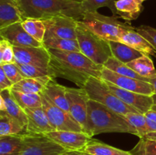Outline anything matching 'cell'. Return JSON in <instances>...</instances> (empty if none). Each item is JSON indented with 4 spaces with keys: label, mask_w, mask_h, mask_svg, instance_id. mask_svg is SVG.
I'll list each match as a JSON object with an SVG mask.
<instances>
[{
    "label": "cell",
    "mask_w": 156,
    "mask_h": 155,
    "mask_svg": "<svg viewBox=\"0 0 156 155\" xmlns=\"http://www.w3.org/2000/svg\"><path fill=\"white\" fill-rule=\"evenodd\" d=\"M27 116V133L47 134L55 130L42 107L24 109Z\"/></svg>",
    "instance_id": "cell-16"
},
{
    "label": "cell",
    "mask_w": 156,
    "mask_h": 155,
    "mask_svg": "<svg viewBox=\"0 0 156 155\" xmlns=\"http://www.w3.org/2000/svg\"><path fill=\"white\" fill-rule=\"evenodd\" d=\"M22 21L16 0H0V29Z\"/></svg>",
    "instance_id": "cell-19"
},
{
    "label": "cell",
    "mask_w": 156,
    "mask_h": 155,
    "mask_svg": "<svg viewBox=\"0 0 156 155\" xmlns=\"http://www.w3.org/2000/svg\"><path fill=\"white\" fill-rule=\"evenodd\" d=\"M143 2V0H117V17L128 22L137 19L144 9Z\"/></svg>",
    "instance_id": "cell-18"
},
{
    "label": "cell",
    "mask_w": 156,
    "mask_h": 155,
    "mask_svg": "<svg viewBox=\"0 0 156 155\" xmlns=\"http://www.w3.org/2000/svg\"><path fill=\"white\" fill-rule=\"evenodd\" d=\"M124 116L136 131V136L140 138H146L147 136L149 134V129L144 114L140 112H129Z\"/></svg>",
    "instance_id": "cell-34"
},
{
    "label": "cell",
    "mask_w": 156,
    "mask_h": 155,
    "mask_svg": "<svg viewBox=\"0 0 156 155\" xmlns=\"http://www.w3.org/2000/svg\"><path fill=\"white\" fill-rule=\"evenodd\" d=\"M16 65H18L21 74L24 78L41 79V80L47 81L56 79L53 77V74L49 68H41V67L31 65H26V64L16 63Z\"/></svg>",
    "instance_id": "cell-31"
},
{
    "label": "cell",
    "mask_w": 156,
    "mask_h": 155,
    "mask_svg": "<svg viewBox=\"0 0 156 155\" xmlns=\"http://www.w3.org/2000/svg\"><path fill=\"white\" fill-rule=\"evenodd\" d=\"M15 62L49 68L50 54L43 46L41 47L14 46Z\"/></svg>",
    "instance_id": "cell-14"
},
{
    "label": "cell",
    "mask_w": 156,
    "mask_h": 155,
    "mask_svg": "<svg viewBox=\"0 0 156 155\" xmlns=\"http://www.w3.org/2000/svg\"><path fill=\"white\" fill-rule=\"evenodd\" d=\"M50 62L49 69L55 78H62L83 88L90 78L101 79L103 66L98 65L78 52L49 49Z\"/></svg>",
    "instance_id": "cell-1"
},
{
    "label": "cell",
    "mask_w": 156,
    "mask_h": 155,
    "mask_svg": "<svg viewBox=\"0 0 156 155\" xmlns=\"http://www.w3.org/2000/svg\"><path fill=\"white\" fill-rule=\"evenodd\" d=\"M41 96L42 108L55 130L85 132L83 128L73 119L69 112L54 104L44 93H41Z\"/></svg>",
    "instance_id": "cell-7"
},
{
    "label": "cell",
    "mask_w": 156,
    "mask_h": 155,
    "mask_svg": "<svg viewBox=\"0 0 156 155\" xmlns=\"http://www.w3.org/2000/svg\"><path fill=\"white\" fill-rule=\"evenodd\" d=\"M22 19H48L59 15L78 21L83 18L79 0H16Z\"/></svg>",
    "instance_id": "cell-3"
},
{
    "label": "cell",
    "mask_w": 156,
    "mask_h": 155,
    "mask_svg": "<svg viewBox=\"0 0 156 155\" xmlns=\"http://www.w3.org/2000/svg\"><path fill=\"white\" fill-rule=\"evenodd\" d=\"M61 155H83L81 151H74V150H66Z\"/></svg>",
    "instance_id": "cell-40"
},
{
    "label": "cell",
    "mask_w": 156,
    "mask_h": 155,
    "mask_svg": "<svg viewBox=\"0 0 156 155\" xmlns=\"http://www.w3.org/2000/svg\"><path fill=\"white\" fill-rule=\"evenodd\" d=\"M43 46L46 49L63 50L69 52H78L81 53L80 47L77 40L65 39L59 37H50L44 39Z\"/></svg>",
    "instance_id": "cell-27"
},
{
    "label": "cell",
    "mask_w": 156,
    "mask_h": 155,
    "mask_svg": "<svg viewBox=\"0 0 156 155\" xmlns=\"http://www.w3.org/2000/svg\"><path fill=\"white\" fill-rule=\"evenodd\" d=\"M143 2H144V1H146V0H143Z\"/></svg>",
    "instance_id": "cell-46"
},
{
    "label": "cell",
    "mask_w": 156,
    "mask_h": 155,
    "mask_svg": "<svg viewBox=\"0 0 156 155\" xmlns=\"http://www.w3.org/2000/svg\"><path fill=\"white\" fill-rule=\"evenodd\" d=\"M146 138H149V139L155 140V141H156V134H154V135H149V136H147V137H146Z\"/></svg>",
    "instance_id": "cell-43"
},
{
    "label": "cell",
    "mask_w": 156,
    "mask_h": 155,
    "mask_svg": "<svg viewBox=\"0 0 156 155\" xmlns=\"http://www.w3.org/2000/svg\"><path fill=\"white\" fill-rule=\"evenodd\" d=\"M105 82L110 91L114 95L117 96L123 103L136 109L140 113L145 114L150 110L154 105L152 96L145 95V94H138L127 90L122 89L111 82L106 81H105Z\"/></svg>",
    "instance_id": "cell-13"
},
{
    "label": "cell",
    "mask_w": 156,
    "mask_h": 155,
    "mask_svg": "<svg viewBox=\"0 0 156 155\" xmlns=\"http://www.w3.org/2000/svg\"><path fill=\"white\" fill-rule=\"evenodd\" d=\"M132 155H156V141L142 138L130 150Z\"/></svg>",
    "instance_id": "cell-35"
},
{
    "label": "cell",
    "mask_w": 156,
    "mask_h": 155,
    "mask_svg": "<svg viewBox=\"0 0 156 155\" xmlns=\"http://www.w3.org/2000/svg\"><path fill=\"white\" fill-rule=\"evenodd\" d=\"M14 46L4 39L0 40V65L6 63H15Z\"/></svg>",
    "instance_id": "cell-36"
},
{
    "label": "cell",
    "mask_w": 156,
    "mask_h": 155,
    "mask_svg": "<svg viewBox=\"0 0 156 155\" xmlns=\"http://www.w3.org/2000/svg\"><path fill=\"white\" fill-rule=\"evenodd\" d=\"M83 88L90 100L98 102L120 115H125L129 112H140L114 95L102 79L90 78Z\"/></svg>",
    "instance_id": "cell-6"
},
{
    "label": "cell",
    "mask_w": 156,
    "mask_h": 155,
    "mask_svg": "<svg viewBox=\"0 0 156 155\" xmlns=\"http://www.w3.org/2000/svg\"><path fill=\"white\" fill-rule=\"evenodd\" d=\"M81 21L93 33L108 41L119 42V37L123 32L136 28L120 22L115 17L105 16L98 12L85 13Z\"/></svg>",
    "instance_id": "cell-5"
},
{
    "label": "cell",
    "mask_w": 156,
    "mask_h": 155,
    "mask_svg": "<svg viewBox=\"0 0 156 155\" xmlns=\"http://www.w3.org/2000/svg\"><path fill=\"white\" fill-rule=\"evenodd\" d=\"M48 81L41 79L24 78L18 83L15 84L11 89L23 93L41 94L43 92L44 87Z\"/></svg>",
    "instance_id": "cell-29"
},
{
    "label": "cell",
    "mask_w": 156,
    "mask_h": 155,
    "mask_svg": "<svg viewBox=\"0 0 156 155\" xmlns=\"http://www.w3.org/2000/svg\"><path fill=\"white\" fill-rule=\"evenodd\" d=\"M108 42L111 47L112 56L123 63L127 64L128 62L143 56L141 53L136 50L135 49L121 42L112 40L108 41Z\"/></svg>",
    "instance_id": "cell-22"
},
{
    "label": "cell",
    "mask_w": 156,
    "mask_h": 155,
    "mask_svg": "<svg viewBox=\"0 0 156 155\" xmlns=\"http://www.w3.org/2000/svg\"><path fill=\"white\" fill-rule=\"evenodd\" d=\"M0 68H2L5 74L9 78V80L12 81L13 85L19 82L23 78H24L15 62V63L2 64V65H0Z\"/></svg>",
    "instance_id": "cell-37"
},
{
    "label": "cell",
    "mask_w": 156,
    "mask_h": 155,
    "mask_svg": "<svg viewBox=\"0 0 156 155\" xmlns=\"http://www.w3.org/2000/svg\"><path fill=\"white\" fill-rule=\"evenodd\" d=\"M101 79L111 82L122 89L138 94L149 96H152L155 94L153 86L149 82L121 75L104 66L101 70Z\"/></svg>",
    "instance_id": "cell-10"
},
{
    "label": "cell",
    "mask_w": 156,
    "mask_h": 155,
    "mask_svg": "<svg viewBox=\"0 0 156 155\" xmlns=\"http://www.w3.org/2000/svg\"><path fill=\"white\" fill-rule=\"evenodd\" d=\"M27 133L26 129L18 120L9 115L5 111H0V136Z\"/></svg>",
    "instance_id": "cell-26"
},
{
    "label": "cell",
    "mask_w": 156,
    "mask_h": 155,
    "mask_svg": "<svg viewBox=\"0 0 156 155\" xmlns=\"http://www.w3.org/2000/svg\"><path fill=\"white\" fill-rule=\"evenodd\" d=\"M12 94L23 109L42 107V99L41 94L23 93L10 89Z\"/></svg>",
    "instance_id": "cell-32"
},
{
    "label": "cell",
    "mask_w": 156,
    "mask_h": 155,
    "mask_svg": "<svg viewBox=\"0 0 156 155\" xmlns=\"http://www.w3.org/2000/svg\"><path fill=\"white\" fill-rule=\"evenodd\" d=\"M115 0H81V9L83 14L87 12H95L100 8L108 7L112 12L113 16L117 17Z\"/></svg>",
    "instance_id": "cell-33"
},
{
    "label": "cell",
    "mask_w": 156,
    "mask_h": 155,
    "mask_svg": "<svg viewBox=\"0 0 156 155\" xmlns=\"http://www.w3.org/2000/svg\"><path fill=\"white\" fill-rule=\"evenodd\" d=\"M21 24L29 35L43 44L46 34V26L44 20L38 18H26L23 20Z\"/></svg>",
    "instance_id": "cell-28"
},
{
    "label": "cell",
    "mask_w": 156,
    "mask_h": 155,
    "mask_svg": "<svg viewBox=\"0 0 156 155\" xmlns=\"http://www.w3.org/2000/svg\"><path fill=\"white\" fill-rule=\"evenodd\" d=\"M66 150L82 151L91 137L85 132L73 131H53L45 134Z\"/></svg>",
    "instance_id": "cell-12"
},
{
    "label": "cell",
    "mask_w": 156,
    "mask_h": 155,
    "mask_svg": "<svg viewBox=\"0 0 156 155\" xmlns=\"http://www.w3.org/2000/svg\"><path fill=\"white\" fill-rule=\"evenodd\" d=\"M43 93H44L54 104L63 110L69 112V107L66 97V87L59 84L55 79H53L47 82L44 87Z\"/></svg>",
    "instance_id": "cell-20"
},
{
    "label": "cell",
    "mask_w": 156,
    "mask_h": 155,
    "mask_svg": "<svg viewBox=\"0 0 156 155\" xmlns=\"http://www.w3.org/2000/svg\"><path fill=\"white\" fill-rule=\"evenodd\" d=\"M66 97L68 100L69 113L75 120L83 128L86 133L88 121V94L84 88H67Z\"/></svg>",
    "instance_id": "cell-9"
},
{
    "label": "cell",
    "mask_w": 156,
    "mask_h": 155,
    "mask_svg": "<svg viewBox=\"0 0 156 155\" xmlns=\"http://www.w3.org/2000/svg\"><path fill=\"white\" fill-rule=\"evenodd\" d=\"M76 34L81 53L94 63L104 66L112 56L109 42L93 33L82 21H78Z\"/></svg>",
    "instance_id": "cell-4"
},
{
    "label": "cell",
    "mask_w": 156,
    "mask_h": 155,
    "mask_svg": "<svg viewBox=\"0 0 156 155\" xmlns=\"http://www.w3.org/2000/svg\"><path fill=\"white\" fill-rule=\"evenodd\" d=\"M136 31L150 43L156 51V29L149 26L142 25L136 27Z\"/></svg>",
    "instance_id": "cell-38"
},
{
    "label": "cell",
    "mask_w": 156,
    "mask_h": 155,
    "mask_svg": "<svg viewBox=\"0 0 156 155\" xmlns=\"http://www.w3.org/2000/svg\"><path fill=\"white\" fill-rule=\"evenodd\" d=\"M104 67L114 71V72L117 73V74H121V75L133 78L138 79V80H141L143 81H146L149 83V80L150 79L146 78H143L142 76H140V74L135 72L133 70L131 69L129 67H128L126 64L123 63L122 62L119 61L118 59L114 58V56H111L108 59L106 63L104 65Z\"/></svg>",
    "instance_id": "cell-30"
},
{
    "label": "cell",
    "mask_w": 156,
    "mask_h": 155,
    "mask_svg": "<svg viewBox=\"0 0 156 155\" xmlns=\"http://www.w3.org/2000/svg\"><path fill=\"white\" fill-rule=\"evenodd\" d=\"M66 150L45 134L27 133L19 155H61Z\"/></svg>",
    "instance_id": "cell-8"
},
{
    "label": "cell",
    "mask_w": 156,
    "mask_h": 155,
    "mask_svg": "<svg viewBox=\"0 0 156 155\" xmlns=\"http://www.w3.org/2000/svg\"><path fill=\"white\" fill-rule=\"evenodd\" d=\"M81 152L90 155H132L130 151L120 150L93 138Z\"/></svg>",
    "instance_id": "cell-23"
},
{
    "label": "cell",
    "mask_w": 156,
    "mask_h": 155,
    "mask_svg": "<svg viewBox=\"0 0 156 155\" xmlns=\"http://www.w3.org/2000/svg\"><path fill=\"white\" fill-rule=\"evenodd\" d=\"M0 96L3 98L5 106V112L18 120L21 126L27 131V116L24 109L17 102L15 97L12 94L10 89H6L0 91Z\"/></svg>",
    "instance_id": "cell-21"
},
{
    "label": "cell",
    "mask_w": 156,
    "mask_h": 155,
    "mask_svg": "<svg viewBox=\"0 0 156 155\" xmlns=\"http://www.w3.org/2000/svg\"><path fill=\"white\" fill-rule=\"evenodd\" d=\"M0 37L6 40L14 46L18 47H41V43L34 39L27 33L21 22H17L0 29Z\"/></svg>",
    "instance_id": "cell-15"
},
{
    "label": "cell",
    "mask_w": 156,
    "mask_h": 155,
    "mask_svg": "<svg viewBox=\"0 0 156 155\" xmlns=\"http://www.w3.org/2000/svg\"><path fill=\"white\" fill-rule=\"evenodd\" d=\"M129 133L136 135V131L120 115L94 100L88 102V121L86 133L93 136L103 133Z\"/></svg>",
    "instance_id": "cell-2"
},
{
    "label": "cell",
    "mask_w": 156,
    "mask_h": 155,
    "mask_svg": "<svg viewBox=\"0 0 156 155\" xmlns=\"http://www.w3.org/2000/svg\"><path fill=\"white\" fill-rule=\"evenodd\" d=\"M46 34L44 39L50 37L77 40L76 29L78 20L68 16L59 15L44 19Z\"/></svg>",
    "instance_id": "cell-11"
},
{
    "label": "cell",
    "mask_w": 156,
    "mask_h": 155,
    "mask_svg": "<svg viewBox=\"0 0 156 155\" xmlns=\"http://www.w3.org/2000/svg\"><path fill=\"white\" fill-rule=\"evenodd\" d=\"M152 97V99H153L154 105H156V94H154Z\"/></svg>",
    "instance_id": "cell-44"
},
{
    "label": "cell",
    "mask_w": 156,
    "mask_h": 155,
    "mask_svg": "<svg viewBox=\"0 0 156 155\" xmlns=\"http://www.w3.org/2000/svg\"><path fill=\"white\" fill-rule=\"evenodd\" d=\"M0 111H5V106L2 97L0 96Z\"/></svg>",
    "instance_id": "cell-41"
},
{
    "label": "cell",
    "mask_w": 156,
    "mask_h": 155,
    "mask_svg": "<svg viewBox=\"0 0 156 155\" xmlns=\"http://www.w3.org/2000/svg\"><path fill=\"white\" fill-rule=\"evenodd\" d=\"M82 153H83V155H90V154H88V153H83V152H82Z\"/></svg>",
    "instance_id": "cell-45"
},
{
    "label": "cell",
    "mask_w": 156,
    "mask_h": 155,
    "mask_svg": "<svg viewBox=\"0 0 156 155\" xmlns=\"http://www.w3.org/2000/svg\"><path fill=\"white\" fill-rule=\"evenodd\" d=\"M24 135L0 136V155H19L22 150Z\"/></svg>",
    "instance_id": "cell-25"
},
{
    "label": "cell",
    "mask_w": 156,
    "mask_h": 155,
    "mask_svg": "<svg viewBox=\"0 0 156 155\" xmlns=\"http://www.w3.org/2000/svg\"><path fill=\"white\" fill-rule=\"evenodd\" d=\"M12 86L13 84L5 74L2 68H0V91L6 89H11Z\"/></svg>",
    "instance_id": "cell-39"
},
{
    "label": "cell",
    "mask_w": 156,
    "mask_h": 155,
    "mask_svg": "<svg viewBox=\"0 0 156 155\" xmlns=\"http://www.w3.org/2000/svg\"><path fill=\"white\" fill-rule=\"evenodd\" d=\"M121 42L146 56H156V51L150 43L136 31V28L123 32L119 37Z\"/></svg>",
    "instance_id": "cell-17"
},
{
    "label": "cell",
    "mask_w": 156,
    "mask_h": 155,
    "mask_svg": "<svg viewBox=\"0 0 156 155\" xmlns=\"http://www.w3.org/2000/svg\"><path fill=\"white\" fill-rule=\"evenodd\" d=\"M149 83L153 86L154 92H155V94H156V77L152 79H150V80H149Z\"/></svg>",
    "instance_id": "cell-42"
},
{
    "label": "cell",
    "mask_w": 156,
    "mask_h": 155,
    "mask_svg": "<svg viewBox=\"0 0 156 155\" xmlns=\"http://www.w3.org/2000/svg\"><path fill=\"white\" fill-rule=\"evenodd\" d=\"M126 65L142 77L148 79H152L156 77L155 65L149 56L143 55L141 57L128 62Z\"/></svg>",
    "instance_id": "cell-24"
}]
</instances>
